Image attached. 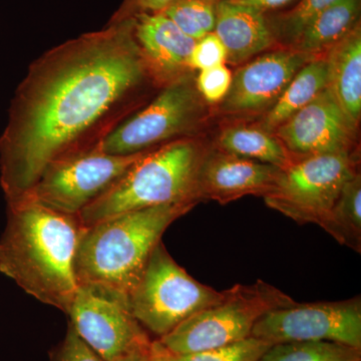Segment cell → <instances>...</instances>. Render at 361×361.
<instances>
[{
  "label": "cell",
  "mask_w": 361,
  "mask_h": 361,
  "mask_svg": "<svg viewBox=\"0 0 361 361\" xmlns=\"http://www.w3.org/2000/svg\"><path fill=\"white\" fill-rule=\"evenodd\" d=\"M153 90L161 89L135 42L134 20L106 23L32 61L0 135L7 205L23 200L51 164L101 144Z\"/></svg>",
  "instance_id": "cell-1"
},
{
  "label": "cell",
  "mask_w": 361,
  "mask_h": 361,
  "mask_svg": "<svg viewBox=\"0 0 361 361\" xmlns=\"http://www.w3.org/2000/svg\"><path fill=\"white\" fill-rule=\"evenodd\" d=\"M84 229L78 216L32 201L7 205L0 272L40 302L68 315L78 287L75 259Z\"/></svg>",
  "instance_id": "cell-2"
},
{
  "label": "cell",
  "mask_w": 361,
  "mask_h": 361,
  "mask_svg": "<svg viewBox=\"0 0 361 361\" xmlns=\"http://www.w3.org/2000/svg\"><path fill=\"white\" fill-rule=\"evenodd\" d=\"M194 204L140 209L85 227L75 254L78 285L129 296L164 233Z\"/></svg>",
  "instance_id": "cell-3"
},
{
  "label": "cell",
  "mask_w": 361,
  "mask_h": 361,
  "mask_svg": "<svg viewBox=\"0 0 361 361\" xmlns=\"http://www.w3.org/2000/svg\"><path fill=\"white\" fill-rule=\"evenodd\" d=\"M210 149L200 137H187L152 149L103 196L78 215L85 227L114 216L173 204L199 203L198 177Z\"/></svg>",
  "instance_id": "cell-4"
},
{
  "label": "cell",
  "mask_w": 361,
  "mask_h": 361,
  "mask_svg": "<svg viewBox=\"0 0 361 361\" xmlns=\"http://www.w3.org/2000/svg\"><path fill=\"white\" fill-rule=\"evenodd\" d=\"M296 301L283 291L258 280L225 290L219 302L195 313L167 336L157 339L172 355H188L248 338L262 316L289 307Z\"/></svg>",
  "instance_id": "cell-5"
},
{
  "label": "cell",
  "mask_w": 361,
  "mask_h": 361,
  "mask_svg": "<svg viewBox=\"0 0 361 361\" xmlns=\"http://www.w3.org/2000/svg\"><path fill=\"white\" fill-rule=\"evenodd\" d=\"M224 295L225 290H216L194 279L161 241L128 296V304L142 329L159 339L195 313L219 302Z\"/></svg>",
  "instance_id": "cell-6"
},
{
  "label": "cell",
  "mask_w": 361,
  "mask_h": 361,
  "mask_svg": "<svg viewBox=\"0 0 361 361\" xmlns=\"http://www.w3.org/2000/svg\"><path fill=\"white\" fill-rule=\"evenodd\" d=\"M193 73L161 87L156 97L129 116L102 142L111 155H135L168 142L194 137L207 116Z\"/></svg>",
  "instance_id": "cell-7"
},
{
  "label": "cell",
  "mask_w": 361,
  "mask_h": 361,
  "mask_svg": "<svg viewBox=\"0 0 361 361\" xmlns=\"http://www.w3.org/2000/svg\"><path fill=\"white\" fill-rule=\"evenodd\" d=\"M358 173L355 153L298 158L282 169L274 189L263 199L298 224H315L326 231L342 188Z\"/></svg>",
  "instance_id": "cell-8"
},
{
  "label": "cell",
  "mask_w": 361,
  "mask_h": 361,
  "mask_svg": "<svg viewBox=\"0 0 361 361\" xmlns=\"http://www.w3.org/2000/svg\"><path fill=\"white\" fill-rule=\"evenodd\" d=\"M101 144L49 165L20 201H32L56 212L78 216L149 152L111 155L103 151Z\"/></svg>",
  "instance_id": "cell-9"
},
{
  "label": "cell",
  "mask_w": 361,
  "mask_h": 361,
  "mask_svg": "<svg viewBox=\"0 0 361 361\" xmlns=\"http://www.w3.org/2000/svg\"><path fill=\"white\" fill-rule=\"evenodd\" d=\"M251 336L274 345L287 342L329 341L361 349V298L334 302L295 303L270 311Z\"/></svg>",
  "instance_id": "cell-10"
},
{
  "label": "cell",
  "mask_w": 361,
  "mask_h": 361,
  "mask_svg": "<svg viewBox=\"0 0 361 361\" xmlns=\"http://www.w3.org/2000/svg\"><path fill=\"white\" fill-rule=\"evenodd\" d=\"M68 316L80 338L106 361L151 341L130 312L127 297L94 285H78Z\"/></svg>",
  "instance_id": "cell-11"
},
{
  "label": "cell",
  "mask_w": 361,
  "mask_h": 361,
  "mask_svg": "<svg viewBox=\"0 0 361 361\" xmlns=\"http://www.w3.org/2000/svg\"><path fill=\"white\" fill-rule=\"evenodd\" d=\"M295 158L353 153L357 128L329 87L273 133Z\"/></svg>",
  "instance_id": "cell-12"
},
{
  "label": "cell",
  "mask_w": 361,
  "mask_h": 361,
  "mask_svg": "<svg viewBox=\"0 0 361 361\" xmlns=\"http://www.w3.org/2000/svg\"><path fill=\"white\" fill-rule=\"evenodd\" d=\"M316 56L291 47L256 56L233 75L231 87L220 104V111L231 116L265 114L298 71Z\"/></svg>",
  "instance_id": "cell-13"
},
{
  "label": "cell",
  "mask_w": 361,
  "mask_h": 361,
  "mask_svg": "<svg viewBox=\"0 0 361 361\" xmlns=\"http://www.w3.org/2000/svg\"><path fill=\"white\" fill-rule=\"evenodd\" d=\"M281 170L210 147L199 171V201L227 204L246 196L264 198L274 189Z\"/></svg>",
  "instance_id": "cell-14"
},
{
  "label": "cell",
  "mask_w": 361,
  "mask_h": 361,
  "mask_svg": "<svg viewBox=\"0 0 361 361\" xmlns=\"http://www.w3.org/2000/svg\"><path fill=\"white\" fill-rule=\"evenodd\" d=\"M133 20L135 42L159 89L193 73L189 61L197 40L163 13L140 14Z\"/></svg>",
  "instance_id": "cell-15"
},
{
  "label": "cell",
  "mask_w": 361,
  "mask_h": 361,
  "mask_svg": "<svg viewBox=\"0 0 361 361\" xmlns=\"http://www.w3.org/2000/svg\"><path fill=\"white\" fill-rule=\"evenodd\" d=\"M227 51L226 63L236 66L250 61L278 44L267 13L221 0L214 28Z\"/></svg>",
  "instance_id": "cell-16"
},
{
  "label": "cell",
  "mask_w": 361,
  "mask_h": 361,
  "mask_svg": "<svg viewBox=\"0 0 361 361\" xmlns=\"http://www.w3.org/2000/svg\"><path fill=\"white\" fill-rule=\"evenodd\" d=\"M329 87L349 121L358 129L361 118L360 23L325 52Z\"/></svg>",
  "instance_id": "cell-17"
},
{
  "label": "cell",
  "mask_w": 361,
  "mask_h": 361,
  "mask_svg": "<svg viewBox=\"0 0 361 361\" xmlns=\"http://www.w3.org/2000/svg\"><path fill=\"white\" fill-rule=\"evenodd\" d=\"M361 0H336L306 25L291 49L324 56L360 23Z\"/></svg>",
  "instance_id": "cell-18"
},
{
  "label": "cell",
  "mask_w": 361,
  "mask_h": 361,
  "mask_svg": "<svg viewBox=\"0 0 361 361\" xmlns=\"http://www.w3.org/2000/svg\"><path fill=\"white\" fill-rule=\"evenodd\" d=\"M329 87V66L324 56H318L304 65L294 75L274 106L266 111L257 125L267 130H274L294 114L312 102Z\"/></svg>",
  "instance_id": "cell-19"
},
{
  "label": "cell",
  "mask_w": 361,
  "mask_h": 361,
  "mask_svg": "<svg viewBox=\"0 0 361 361\" xmlns=\"http://www.w3.org/2000/svg\"><path fill=\"white\" fill-rule=\"evenodd\" d=\"M214 148L248 160L280 169L291 165L295 158L273 133L256 126L233 125L221 130Z\"/></svg>",
  "instance_id": "cell-20"
},
{
  "label": "cell",
  "mask_w": 361,
  "mask_h": 361,
  "mask_svg": "<svg viewBox=\"0 0 361 361\" xmlns=\"http://www.w3.org/2000/svg\"><path fill=\"white\" fill-rule=\"evenodd\" d=\"M326 232L337 242L361 251V176L356 174L342 188Z\"/></svg>",
  "instance_id": "cell-21"
},
{
  "label": "cell",
  "mask_w": 361,
  "mask_h": 361,
  "mask_svg": "<svg viewBox=\"0 0 361 361\" xmlns=\"http://www.w3.org/2000/svg\"><path fill=\"white\" fill-rule=\"evenodd\" d=\"M259 361H361V349L329 341H302L271 346Z\"/></svg>",
  "instance_id": "cell-22"
},
{
  "label": "cell",
  "mask_w": 361,
  "mask_h": 361,
  "mask_svg": "<svg viewBox=\"0 0 361 361\" xmlns=\"http://www.w3.org/2000/svg\"><path fill=\"white\" fill-rule=\"evenodd\" d=\"M221 0H173L163 11L190 37L200 39L214 32Z\"/></svg>",
  "instance_id": "cell-23"
},
{
  "label": "cell",
  "mask_w": 361,
  "mask_h": 361,
  "mask_svg": "<svg viewBox=\"0 0 361 361\" xmlns=\"http://www.w3.org/2000/svg\"><path fill=\"white\" fill-rule=\"evenodd\" d=\"M334 1L336 0H300L290 11L269 18L278 44L290 47L306 25Z\"/></svg>",
  "instance_id": "cell-24"
},
{
  "label": "cell",
  "mask_w": 361,
  "mask_h": 361,
  "mask_svg": "<svg viewBox=\"0 0 361 361\" xmlns=\"http://www.w3.org/2000/svg\"><path fill=\"white\" fill-rule=\"evenodd\" d=\"M272 346L269 342L250 336L243 341L207 349L188 355H172L169 353L170 361H259L266 351Z\"/></svg>",
  "instance_id": "cell-25"
},
{
  "label": "cell",
  "mask_w": 361,
  "mask_h": 361,
  "mask_svg": "<svg viewBox=\"0 0 361 361\" xmlns=\"http://www.w3.org/2000/svg\"><path fill=\"white\" fill-rule=\"evenodd\" d=\"M231 71L225 65L199 71L195 78L197 90L206 104H217L224 101L232 85Z\"/></svg>",
  "instance_id": "cell-26"
},
{
  "label": "cell",
  "mask_w": 361,
  "mask_h": 361,
  "mask_svg": "<svg viewBox=\"0 0 361 361\" xmlns=\"http://www.w3.org/2000/svg\"><path fill=\"white\" fill-rule=\"evenodd\" d=\"M227 51L215 32L207 33L196 44L190 56L191 71H204L225 65Z\"/></svg>",
  "instance_id": "cell-27"
},
{
  "label": "cell",
  "mask_w": 361,
  "mask_h": 361,
  "mask_svg": "<svg viewBox=\"0 0 361 361\" xmlns=\"http://www.w3.org/2000/svg\"><path fill=\"white\" fill-rule=\"evenodd\" d=\"M51 361H106L97 353L68 323L65 339L52 350Z\"/></svg>",
  "instance_id": "cell-28"
},
{
  "label": "cell",
  "mask_w": 361,
  "mask_h": 361,
  "mask_svg": "<svg viewBox=\"0 0 361 361\" xmlns=\"http://www.w3.org/2000/svg\"><path fill=\"white\" fill-rule=\"evenodd\" d=\"M173 0H123L108 23L130 20L144 13H161Z\"/></svg>",
  "instance_id": "cell-29"
},
{
  "label": "cell",
  "mask_w": 361,
  "mask_h": 361,
  "mask_svg": "<svg viewBox=\"0 0 361 361\" xmlns=\"http://www.w3.org/2000/svg\"><path fill=\"white\" fill-rule=\"evenodd\" d=\"M231 1L240 4V6L252 7V8L267 13L268 11H275V9L287 6L290 4L292 0H231Z\"/></svg>",
  "instance_id": "cell-30"
},
{
  "label": "cell",
  "mask_w": 361,
  "mask_h": 361,
  "mask_svg": "<svg viewBox=\"0 0 361 361\" xmlns=\"http://www.w3.org/2000/svg\"><path fill=\"white\" fill-rule=\"evenodd\" d=\"M152 344L153 341L139 344L115 361H152Z\"/></svg>",
  "instance_id": "cell-31"
},
{
  "label": "cell",
  "mask_w": 361,
  "mask_h": 361,
  "mask_svg": "<svg viewBox=\"0 0 361 361\" xmlns=\"http://www.w3.org/2000/svg\"><path fill=\"white\" fill-rule=\"evenodd\" d=\"M152 361H170L168 351L161 346L160 342L157 339L153 341V344H152Z\"/></svg>",
  "instance_id": "cell-32"
}]
</instances>
